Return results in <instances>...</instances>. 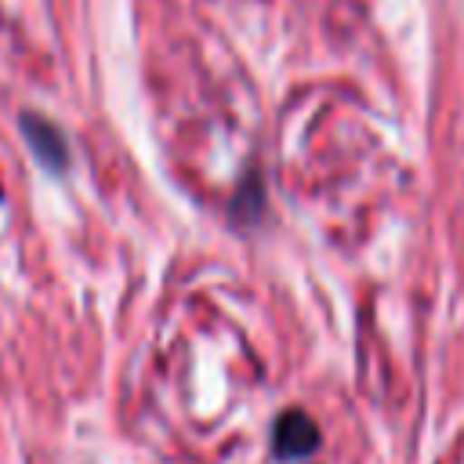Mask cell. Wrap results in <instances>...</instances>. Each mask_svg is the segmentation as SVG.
Listing matches in <instances>:
<instances>
[{"label": "cell", "instance_id": "7a4b0ae2", "mask_svg": "<svg viewBox=\"0 0 464 464\" xmlns=\"http://www.w3.org/2000/svg\"><path fill=\"white\" fill-rule=\"evenodd\" d=\"M25 127H29V138H33V145H36V152L44 156V149H47V160L51 163H62V141L54 138V130L44 123H33V120H25Z\"/></svg>", "mask_w": 464, "mask_h": 464}, {"label": "cell", "instance_id": "6da1fadb", "mask_svg": "<svg viewBox=\"0 0 464 464\" xmlns=\"http://www.w3.org/2000/svg\"><path fill=\"white\" fill-rule=\"evenodd\" d=\"M315 442H319V431L304 413H286L276 428V450L283 457H304L315 450Z\"/></svg>", "mask_w": 464, "mask_h": 464}]
</instances>
